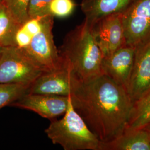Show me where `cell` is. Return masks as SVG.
Listing matches in <instances>:
<instances>
[{"label": "cell", "mask_w": 150, "mask_h": 150, "mask_svg": "<svg viewBox=\"0 0 150 150\" xmlns=\"http://www.w3.org/2000/svg\"><path fill=\"white\" fill-rule=\"evenodd\" d=\"M21 25L16 21L3 2H0V46H13V38Z\"/></svg>", "instance_id": "cell-14"}, {"label": "cell", "mask_w": 150, "mask_h": 150, "mask_svg": "<svg viewBox=\"0 0 150 150\" xmlns=\"http://www.w3.org/2000/svg\"><path fill=\"white\" fill-rule=\"evenodd\" d=\"M80 81L70 67L64 64L59 69L43 72L29 87L27 93L70 96Z\"/></svg>", "instance_id": "cell-7"}, {"label": "cell", "mask_w": 150, "mask_h": 150, "mask_svg": "<svg viewBox=\"0 0 150 150\" xmlns=\"http://www.w3.org/2000/svg\"><path fill=\"white\" fill-rule=\"evenodd\" d=\"M45 131L54 144L64 150H100L101 141L75 110L71 96L64 117L51 120Z\"/></svg>", "instance_id": "cell-3"}, {"label": "cell", "mask_w": 150, "mask_h": 150, "mask_svg": "<svg viewBox=\"0 0 150 150\" xmlns=\"http://www.w3.org/2000/svg\"><path fill=\"white\" fill-rule=\"evenodd\" d=\"M126 90L134 104L150 92V42L136 48Z\"/></svg>", "instance_id": "cell-10"}, {"label": "cell", "mask_w": 150, "mask_h": 150, "mask_svg": "<svg viewBox=\"0 0 150 150\" xmlns=\"http://www.w3.org/2000/svg\"><path fill=\"white\" fill-rule=\"evenodd\" d=\"M75 7L76 4L73 0H51L50 14L54 17L65 18L74 12Z\"/></svg>", "instance_id": "cell-18"}, {"label": "cell", "mask_w": 150, "mask_h": 150, "mask_svg": "<svg viewBox=\"0 0 150 150\" xmlns=\"http://www.w3.org/2000/svg\"><path fill=\"white\" fill-rule=\"evenodd\" d=\"M30 0H2L8 10L20 25L27 20V13Z\"/></svg>", "instance_id": "cell-17"}, {"label": "cell", "mask_w": 150, "mask_h": 150, "mask_svg": "<svg viewBox=\"0 0 150 150\" xmlns=\"http://www.w3.org/2000/svg\"><path fill=\"white\" fill-rule=\"evenodd\" d=\"M100 150H150V133L145 128L125 130L117 138L100 143Z\"/></svg>", "instance_id": "cell-13"}, {"label": "cell", "mask_w": 150, "mask_h": 150, "mask_svg": "<svg viewBox=\"0 0 150 150\" xmlns=\"http://www.w3.org/2000/svg\"><path fill=\"white\" fill-rule=\"evenodd\" d=\"M137 0H82V11L85 16V21L92 27L107 16L123 13Z\"/></svg>", "instance_id": "cell-12"}, {"label": "cell", "mask_w": 150, "mask_h": 150, "mask_svg": "<svg viewBox=\"0 0 150 150\" xmlns=\"http://www.w3.org/2000/svg\"><path fill=\"white\" fill-rule=\"evenodd\" d=\"M59 52L63 64L81 81L103 74L102 52L92 27L85 21L69 33Z\"/></svg>", "instance_id": "cell-2"}, {"label": "cell", "mask_w": 150, "mask_h": 150, "mask_svg": "<svg viewBox=\"0 0 150 150\" xmlns=\"http://www.w3.org/2000/svg\"><path fill=\"white\" fill-rule=\"evenodd\" d=\"M54 18L51 15L43 17L41 30L33 37L28 47L23 50L44 72L59 69L64 65L54 42Z\"/></svg>", "instance_id": "cell-5"}, {"label": "cell", "mask_w": 150, "mask_h": 150, "mask_svg": "<svg viewBox=\"0 0 150 150\" xmlns=\"http://www.w3.org/2000/svg\"><path fill=\"white\" fill-rule=\"evenodd\" d=\"M127 45L136 48L150 42V0H137L122 13Z\"/></svg>", "instance_id": "cell-6"}, {"label": "cell", "mask_w": 150, "mask_h": 150, "mask_svg": "<svg viewBox=\"0 0 150 150\" xmlns=\"http://www.w3.org/2000/svg\"><path fill=\"white\" fill-rule=\"evenodd\" d=\"M51 1V0H30L27 10L28 17L42 18L50 15L49 8Z\"/></svg>", "instance_id": "cell-19"}, {"label": "cell", "mask_w": 150, "mask_h": 150, "mask_svg": "<svg viewBox=\"0 0 150 150\" xmlns=\"http://www.w3.org/2000/svg\"><path fill=\"white\" fill-rule=\"evenodd\" d=\"M70 97L26 93L10 106L32 111L43 118L52 120L64 115L69 106Z\"/></svg>", "instance_id": "cell-9"}, {"label": "cell", "mask_w": 150, "mask_h": 150, "mask_svg": "<svg viewBox=\"0 0 150 150\" xmlns=\"http://www.w3.org/2000/svg\"><path fill=\"white\" fill-rule=\"evenodd\" d=\"M71 98L76 112L101 142L123 134L134 107L126 89L105 74L81 81Z\"/></svg>", "instance_id": "cell-1"}, {"label": "cell", "mask_w": 150, "mask_h": 150, "mask_svg": "<svg viewBox=\"0 0 150 150\" xmlns=\"http://www.w3.org/2000/svg\"><path fill=\"white\" fill-rule=\"evenodd\" d=\"M136 48L127 45L102 61L103 74L126 89L134 63Z\"/></svg>", "instance_id": "cell-11"}, {"label": "cell", "mask_w": 150, "mask_h": 150, "mask_svg": "<svg viewBox=\"0 0 150 150\" xmlns=\"http://www.w3.org/2000/svg\"></svg>", "instance_id": "cell-24"}, {"label": "cell", "mask_w": 150, "mask_h": 150, "mask_svg": "<svg viewBox=\"0 0 150 150\" xmlns=\"http://www.w3.org/2000/svg\"><path fill=\"white\" fill-rule=\"evenodd\" d=\"M150 122V93L134 103L133 112L126 129H142Z\"/></svg>", "instance_id": "cell-15"}, {"label": "cell", "mask_w": 150, "mask_h": 150, "mask_svg": "<svg viewBox=\"0 0 150 150\" xmlns=\"http://www.w3.org/2000/svg\"><path fill=\"white\" fill-rule=\"evenodd\" d=\"M29 87L15 83H0V109L10 106L23 95L27 93Z\"/></svg>", "instance_id": "cell-16"}, {"label": "cell", "mask_w": 150, "mask_h": 150, "mask_svg": "<svg viewBox=\"0 0 150 150\" xmlns=\"http://www.w3.org/2000/svg\"><path fill=\"white\" fill-rule=\"evenodd\" d=\"M44 72L21 49L3 47L0 53V83H15L30 87Z\"/></svg>", "instance_id": "cell-4"}, {"label": "cell", "mask_w": 150, "mask_h": 150, "mask_svg": "<svg viewBox=\"0 0 150 150\" xmlns=\"http://www.w3.org/2000/svg\"><path fill=\"white\" fill-rule=\"evenodd\" d=\"M144 128H145V129H146L147 131H149V132H150V122L149 123H148V124L145 126V127H144Z\"/></svg>", "instance_id": "cell-20"}, {"label": "cell", "mask_w": 150, "mask_h": 150, "mask_svg": "<svg viewBox=\"0 0 150 150\" xmlns=\"http://www.w3.org/2000/svg\"><path fill=\"white\" fill-rule=\"evenodd\" d=\"M92 28L103 58L126 45L122 13L106 16L96 23Z\"/></svg>", "instance_id": "cell-8"}, {"label": "cell", "mask_w": 150, "mask_h": 150, "mask_svg": "<svg viewBox=\"0 0 150 150\" xmlns=\"http://www.w3.org/2000/svg\"><path fill=\"white\" fill-rule=\"evenodd\" d=\"M150 92H149V93H148V95H149V94H150ZM146 96H147V95H146Z\"/></svg>", "instance_id": "cell-23"}, {"label": "cell", "mask_w": 150, "mask_h": 150, "mask_svg": "<svg viewBox=\"0 0 150 150\" xmlns=\"http://www.w3.org/2000/svg\"><path fill=\"white\" fill-rule=\"evenodd\" d=\"M0 2H2V0H0Z\"/></svg>", "instance_id": "cell-22"}, {"label": "cell", "mask_w": 150, "mask_h": 150, "mask_svg": "<svg viewBox=\"0 0 150 150\" xmlns=\"http://www.w3.org/2000/svg\"><path fill=\"white\" fill-rule=\"evenodd\" d=\"M1 48H2V47L0 46V53H1Z\"/></svg>", "instance_id": "cell-21"}]
</instances>
